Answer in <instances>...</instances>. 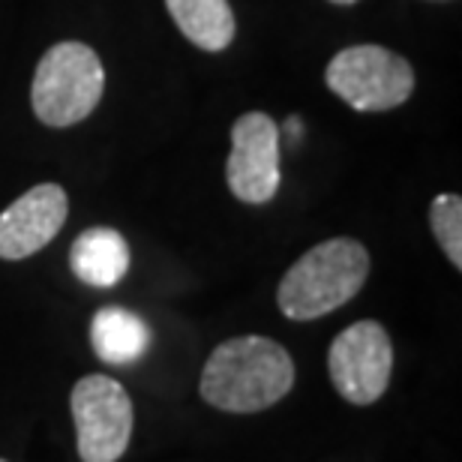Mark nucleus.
Returning a JSON list of instances; mask_svg holds the SVG:
<instances>
[{
  "instance_id": "f257e3e1",
  "label": "nucleus",
  "mask_w": 462,
  "mask_h": 462,
  "mask_svg": "<svg viewBox=\"0 0 462 462\" xmlns=\"http://www.w3.org/2000/svg\"><path fill=\"white\" fill-rule=\"evenodd\" d=\"M291 355L267 337H235L214 348L201 369V400L219 411L253 414L289 396Z\"/></svg>"
},
{
  "instance_id": "f03ea898",
  "label": "nucleus",
  "mask_w": 462,
  "mask_h": 462,
  "mask_svg": "<svg viewBox=\"0 0 462 462\" xmlns=\"http://www.w3.org/2000/svg\"><path fill=\"white\" fill-rule=\"evenodd\" d=\"M369 276V253L351 237H330L289 267L276 289V303L291 321H312L355 298Z\"/></svg>"
},
{
  "instance_id": "7ed1b4c3",
  "label": "nucleus",
  "mask_w": 462,
  "mask_h": 462,
  "mask_svg": "<svg viewBox=\"0 0 462 462\" xmlns=\"http://www.w3.org/2000/svg\"><path fill=\"white\" fill-rule=\"evenodd\" d=\"M106 69L85 42H58L42 54L33 72L31 106L45 126L81 124L99 106Z\"/></svg>"
},
{
  "instance_id": "20e7f679",
  "label": "nucleus",
  "mask_w": 462,
  "mask_h": 462,
  "mask_svg": "<svg viewBox=\"0 0 462 462\" xmlns=\"http://www.w3.org/2000/svg\"><path fill=\"white\" fill-rule=\"evenodd\" d=\"M325 81L355 112H387L411 97L414 69L384 45H351L328 63Z\"/></svg>"
},
{
  "instance_id": "39448f33",
  "label": "nucleus",
  "mask_w": 462,
  "mask_h": 462,
  "mask_svg": "<svg viewBox=\"0 0 462 462\" xmlns=\"http://www.w3.org/2000/svg\"><path fill=\"white\" fill-rule=\"evenodd\" d=\"M72 420L81 462H117L133 439V400L108 375H85L72 387Z\"/></svg>"
},
{
  "instance_id": "423d86ee",
  "label": "nucleus",
  "mask_w": 462,
  "mask_h": 462,
  "mask_svg": "<svg viewBox=\"0 0 462 462\" xmlns=\"http://www.w3.org/2000/svg\"><path fill=\"white\" fill-rule=\"evenodd\" d=\"M328 373L337 393L351 405H373L384 396L393 373V343L373 319L355 321L328 351Z\"/></svg>"
},
{
  "instance_id": "0eeeda50",
  "label": "nucleus",
  "mask_w": 462,
  "mask_h": 462,
  "mask_svg": "<svg viewBox=\"0 0 462 462\" xmlns=\"http://www.w3.org/2000/svg\"><path fill=\"white\" fill-rule=\"evenodd\" d=\"M231 196L246 205H267L280 189V126L264 112H246L231 126L226 162Z\"/></svg>"
},
{
  "instance_id": "6e6552de",
  "label": "nucleus",
  "mask_w": 462,
  "mask_h": 462,
  "mask_svg": "<svg viewBox=\"0 0 462 462\" xmlns=\"http://www.w3.org/2000/svg\"><path fill=\"white\" fill-rule=\"evenodd\" d=\"M69 199L58 183H36L0 214V258L22 262L49 246L67 223Z\"/></svg>"
},
{
  "instance_id": "1a4fd4ad",
  "label": "nucleus",
  "mask_w": 462,
  "mask_h": 462,
  "mask_svg": "<svg viewBox=\"0 0 462 462\" xmlns=\"http://www.w3.org/2000/svg\"><path fill=\"white\" fill-rule=\"evenodd\" d=\"M69 267L90 289H112L129 271V244L115 228H88L69 249Z\"/></svg>"
},
{
  "instance_id": "9d476101",
  "label": "nucleus",
  "mask_w": 462,
  "mask_h": 462,
  "mask_svg": "<svg viewBox=\"0 0 462 462\" xmlns=\"http://www.w3.org/2000/svg\"><path fill=\"white\" fill-rule=\"evenodd\" d=\"M90 346L103 364L129 366L144 357L151 346V328L124 307H103L90 321Z\"/></svg>"
},
{
  "instance_id": "9b49d317",
  "label": "nucleus",
  "mask_w": 462,
  "mask_h": 462,
  "mask_svg": "<svg viewBox=\"0 0 462 462\" xmlns=\"http://www.w3.org/2000/svg\"><path fill=\"white\" fill-rule=\"evenodd\" d=\"M178 31L205 51H223L235 40V13L228 0H165Z\"/></svg>"
},
{
  "instance_id": "f8f14e48",
  "label": "nucleus",
  "mask_w": 462,
  "mask_h": 462,
  "mask_svg": "<svg viewBox=\"0 0 462 462\" xmlns=\"http://www.w3.org/2000/svg\"><path fill=\"white\" fill-rule=\"evenodd\" d=\"M432 235H436L439 246L445 249L450 264L462 271V199L454 192H441L430 208Z\"/></svg>"
},
{
  "instance_id": "ddd939ff",
  "label": "nucleus",
  "mask_w": 462,
  "mask_h": 462,
  "mask_svg": "<svg viewBox=\"0 0 462 462\" xmlns=\"http://www.w3.org/2000/svg\"><path fill=\"white\" fill-rule=\"evenodd\" d=\"M330 4H339V6H351V4H357V0H330Z\"/></svg>"
},
{
  "instance_id": "4468645a",
  "label": "nucleus",
  "mask_w": 462,
  "mask_h": 462,
  "mask_svg": "<svg viewBox=\"0 0 462 462\" xmlns=\"http://www.w3.org/2000/svg\"><path fill=\"white\" fill-rule=\"evenodd\" d=\"M0 462H6V459H0Z\"/></svg>"
}]
</instances>
